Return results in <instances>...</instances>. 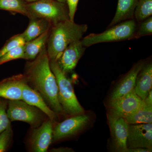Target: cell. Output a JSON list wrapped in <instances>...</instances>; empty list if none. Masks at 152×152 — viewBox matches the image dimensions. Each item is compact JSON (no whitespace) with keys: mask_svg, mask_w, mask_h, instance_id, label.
<instances>
[{"mask_svg":"<svg viewBox=\"0 0 152 152\" xmlns=\"http://www.w3.org/2000/svg\"><path fill=\"white\" fill-rule=\"evenodd\" d=\"M27 83L42 97L51 109L59 115H66L58 99V87L51 70L46 46L34 59L27 62L23 74Z\"/></svg>","mask_w":152,"mask_h":152,"instance_id":"cell-1","label":"cell"},{"mask_svg":"<svg viewBox=\"0 0 152 152\" xmlns=\"http://www.w3.org/2000/svg\"><path fill=\"white\" fill-rule=\"evenodd\" d=\"M87 29V25L77 24L69 19L52 26L46 45L50 61H57L69 45L81 40Z\"/></svg>","mask_w":152,"mask_h":152,"instance_id":"cell-2","label":"cell"},{"mask_svg":"<svg viewBox=\"0 0 152 152\" xmlns=\"http://www.w3.org/2000/svg\"><path fill=\"white\" fill-rule=\"evenodd\" d=\"M50 65L56 80L59 102L65 113L70 116L84 114V110L74 92L70 79L61 69L56 61H50Z\"/></svg>","mask_w":152,"mask_h":152,"instance_id":"cell-3","label":"cell"},{"mask_svg":"<svg viewBox=\"0 0 152 152\" xmlns=\"http://www.w3.org/2000/svg\"><path fill=\"white\" fill-rule=\"evenodd\" d=\"M28 18H41L50 22L54 26L60 22L69 19L66 3L56 0H39L27 3Z\"/></svg>","mask_w":152,"mask_h":152,"instance_id":"cell-4","label":"cell"},{"mask_svg":"<svg viewBox=\"0 0 152 152\" xmlns=\"http://www.w3.org/2000/svg\"><path fill=\"white\" fill-rule=\"evenodd\" d=\"M111 27L103 32L90 34L82 38V45L85 47H89L101 43L130 39L134 38L137 29L136 22L133 19L126 20Z\"/></svg>","mask_w":152,"mask_h":152,"instance_id":"cell-5","label":"cell"},{"mask_svg":"<svg viewBox=\"0 0 152 152\" xmlns=\"http://www.w3.org/2000/svg\"><path fill=\"white\" fill-rule=\"evenodd\" d=\"M7 114L11 122L20 121L36 128L49 119L44 112L23 100H9Z\"/></svg>","mask_w":152,"mask_h":152,"instance_id":"cell-6","label":"cell"},{"mask_svg":"<svg viewBox=\"0 0 152 152\" xmlns=\"http://www.w3.org/2000/svg\"><path fill=\"white\" fill-rule=\"evenodd\" d=\"M54 123L48 119L37 128H31L25 140L28 152H46L52 144Z\"/></svg>","mask_w":152,"mask_h":152,"instance_id":"cell-7","label":"cell"},{"mask_svg":"<svg viewBox=\"0 0 152 152\" xmlns=\"http://www.w3.org/2000/svg\"><path fill=\"white\" fill-rule=\"evenodd\" d=\"M70 117L54 124L52 144L76 135L90 123V117L85 114Z\"/></svg>","mask_w":152,"mask_h":152,"instance_id":"cell-8","label":"cell"},{"mask_svg":"<svg viewBox=\"0 0 152 152\" xmlns=\"http://www.w3.org/2000/svg\"><path fill=\"white\" fill-rule=\"evenodd\" d=\"M112 139V148L115 151L127 152V140L129 124L124 118L108 114Z\"/></svg>","mask_w":152,"mask_h":152,"instance_id":"cell-9","label":"cell"},{"mask_svg":"<svg viewBox=\"0 0 152 152\" xmlns=\"http://www.w3.org/2000/svg\"><path fill=\"white\" fill-rule=\"evenodd\" d=\"M144 103V101L136 94L134 90H133L124 96L110 100L109 113L124 118L135 111Z\"/></svg>","mask_w":152,"mask_h":152,"instance_id":"cell-10","label":"cell"},{"mask_svg":"<svg viewBox=\"0 0 152 152\" xmlns=\"http://www.w3.org/2000/svg\"><path fill=\"white\" fill-rule=\"evenodd\" d=\"M128 148L152 149V124H129L127 140Z\"/></svg>","mask_w":152,"mask_h":152,"instance_id":"cell-11","label":"cell"},{"mask_svg":"<svg viewBox=\"0 0 152 152\" xmlns=\"http://www.w3.org/2000/svg\"><path fill=\"white\" fill-rule=\"evenodd\" d=\"M86 47L80 40L73 42L66 47L56 62L66 74L72 72L84 53Z\"/></svg>","mask_w":152,"mask_h":152,"instance_id":"cell-12","label":"cell"},{"mask_svg":"<svg viewBox=\"0 0 152 152\" xmlns=\"http://www.w3.org/2000/svg\"><path fill=\"white\" fill-rule=\"evenodd\" d=\"M26 83L23 74H19L0 81V97L8 100H22V91Z\"/></svg>","mask_w":152,"mask_h":152,"instance_id":"cell-13","label":"cell"},{"mask_svg":"<svg viewBox=\"0 0 152 152\" xmlns=\"http://www.w3.org/2000/svg\"><path fill=\"white\" fill-rule=\"evenodd\" d=\"M22 100L44 112L54 124L58 122L59 115L51 109L42 96L36 90L31 88L27 82L23 87Z\"/></svg>","mask_w":152,"mask_h":152,"instance_id":"cell-14","label":"cell"},{"mask_svg":"<svg viewBox=\"0 0 152 152\" xmlns=\"http://www.w3.org/2000/svg\"><path fill=\"white\" fill-rule=\"evenodd\" d=\"M144 65L143 62H139L132 68L114 89L111 95L110 100L120 97L134 90L137 76Z\"/></svg>","mask_w":152,"mask_h":152,"instance_id":"cell-15","label":"cell"},{"mask_svg":"<svg viewBox=\"0 0 152 152\" xmlns=\"http://www.w3.org/2000/svg\"><path fill=\"white\" fill-rule=\"evenodd\" d=\"M152 64L150 62L144 64L137 76L134 90L136 94L143 101L152 90Z\"/></svg>","mask_w":152,"mask_h":152,"instance_id":"cell-16","label":"cell"},{"mask_svg":"<svg viewBox=\"0 0 152 152\" xmlns=\"http://www.w3.org/2000/svg\"><path fill=\"white\" fill-rule=\"evenodd\" d=\"M52 26L50 22L45 19L38 18H30L28 27L25 31L22 33V35L26 42H29L50 29Z\"/></svg>","mask_w":152,"mask_h":152,"instance_id":"cell-17","label":"cell"},{"mask_svg":"<svg viewBox=\"0 0 152 152\" xmlns=\"http://www.w3.org/2000/svg\"><path fill=\"white\" fill-rule=\"evenodd\" d=\"M138 0H118L116 12L109 27L120 22L133 19Z\"/></svg>","mask_w":152,"mask_h":152,"instance_id":"cell-18","label":"cell"},{"mask_svg":"<svg viewBox=\"0 0 152 152\" xmlns=\"http://www.w3.org/2000/svg\"><path fill=\"white\" fill-rule=\"evenodd\" d=\"M50 30L38 37L25 43L23 45L24 51L23 59L32 61L37 56L44 47L46 46Z\"/></svg>","mask_w":152,"mask_h":152,"instance_id":"cell-19","label":"cell"},{"mask_svg":"<svg viewBox=\"0 0 152 152\" xmlns=\"http://www.w3.org/2000/svg\"><path fill=\"white\" fill-rule=\"evenodd\" d=\"M129 124L152 123V106L144 103L135 111L125 117Z\"/></svg>","mask_w":152,"mask_h":152,"instance_id":"cell-20","label":"cell"},{"mask_svg":"<svg viewBox=\"0 0 152 152\" xmlns=\"http://www.w3.org/2000/svg\"><path fill=\"white\" fill-rule=\"evenodd\" d=\"M26 4L23 0H0V10L18 13L27 17Z\"/></svg>","mask_w":152,"mask_h":152,"instance_id":"cell-21","label":"cell"},{"mask_svg":"<svg viewBox=\"0 0 152 152\" xmlns=\"http://www.w3.org/2000/svg\"><path fill=\"white\" fill-rule=\"evenodd\" d=\"M152 15V0H138L134 14L137 21H142Z\"/></svg>","mask_w":152,"mask_h":152,"instance_id":"cell-22","label":"cell"},{"mask_svg":"<svg viewBox=\"0 0 152 152\" xmlns=\"http://www.w3.org/2000/svg\"><path fill=\"white\" fill-rule=\"evenodd\" d=\"M13 140V131L11 124L0 133V152L7 151Z\"/></svg>","mask_w":152,"mask_h":152,"instance_id":"cell-23","label":"cell"},{"mask_svg":"<svg viewBox=\"0 0 152 152\" xmlns=\"http://www.w3.org/2000/svg\"><path fill=\"white\" fill-rule=\"evenodd\" d=\"M26 43L22 34H18L10 38L0 50V57L18 47L24 45Z\"/></svg>","mask_w":152,"mask_h":152,"instance_id":"cell-24","label":"cell"},{"mask_svg":"<svg viewBox=\"0 0 152 152\" xmlns=\"http://www.w3.org/2000/svg\"><path fill=\"white\" fill-rule=\"evenodd\" d=\"M8 100L0 97V133L11 124L7 114Z\"/></svg>","mask_w":152,"mask_h":152,"instance_id":"cell-25","label":"cell"},{"mask_svg":"<svg viewBox=\"0 0 152 152\" xmlns=\"http://www.w3.org/2000/svg\"><path fill=\"white\" fill-rule=\"evenodd\" d=\"M23 45L13 49L0 57V65L12 60L24 58Z\"/></svg>","mask_w":152,"mask_h":152,"instance_id":"cell-26","label":"cell"},{"mask_svg":"<svg viewBox=\"0 0 152 152\" xmlns=\"http://www.w3.org/2000/svg\"><path fill=\"white\" fill-rule=\"evenodd\" d=\"M137 29H136L134 38L138 39L144 36L150 35L152 34V17L140 22Z\"/></svg>","mask_w":152,"mask_h":152,"instance_id":"cell-27","label":"cell"},{"mask_svg":"<svg viewBox=\"0 0 152 152\" xmlns=\"http://www.w3.org/2000/svg\"><path fill=\"white\" fill-rule=\"evenodd\" d=\"M79 0H66V3L69 10V20L74 22V18L77 10Z\"/></svg>","mask_w":152,"mask_h":152,"instance_id":"cell-28","label":"cell"},{"mask_svg":"<svg viewBox=\"0 0 152 152\" xmlns=\"http://www.w3.org/2000/svg\"><path fill=\"white\" fill-rule=\"evenodd\" d=\"M52 152H74V150L67 147H60L58 148H53L50 151Z\"/></svg>","mask_w":152,"mask_h":152,"instance_id":"cell-29","label":"cell"},{"mask_svg":"<svg viewBox=\"0 0 152 152\" xmlns=\"http://www.w3.org/2000/svg\"><path fill=\"white\" fill-rule=\"evenodd\" d=\"M152 149L145 148H128L127 152H152Z\"/></svg>","mask_w":152,"mask_h":152,"instance_id":"cell-30","label":"cell"},{"mask_svg":"<svg viewBox=\"0 0 152 152\" xmlns=\"http://www.w3.org/2000/svg\"><path fill=\"white\" fill-rule=\"evenodd\" d=\"M144 102L146 104L148 105L152 106V90H151L149 93L148 94L145 100L144 101Z\"/></svg>","mask_w":152,"mask_h":152,"instance_id":"cell-31","label":"cell"},{"mask_svg":"<svg viewBox=\"0 0 152 152\" xmlns=\"http://www.w3.org/2000/svg\"><path fill=\"white\" fill-rule=\"evenodd\" d=\"M23 1H24L25 2L29 3L37 1H39V0H23Z\"/></svg>","mask_w":152,"mask_h":152,"instance_id":"cell-32","label":"cell"},{"mask_svg":"<svg viewBox=\"0 0 152 152\" xmlns=\"http://www.w3.org/2000/svg\"><path fill=\"white\" fill-rule=\"evenodd\" d=\"M56 1H58L60 2L66 3V0H56Z\"/></svg>","mask_w":152,"mask_h":152,"instance_id":"cell-33","label":"cell"}]
</instances>
